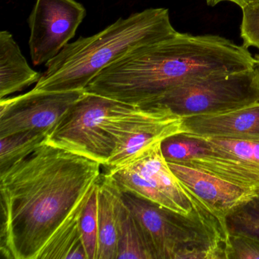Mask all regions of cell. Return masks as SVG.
I'll return each mask as SVG.
<instances>
[{
    "label": "cell",
    "mask_w": 259,
    "mask_h": 259,
    "mask_svg": "<svg viewBox=\"0 0 259 259\" xmlns=\"http://www.w3.org/2000/svg\"><path fill=\"white\" fill-rule=\"evenodd\" d=\"M202 148L199 136L180 133L169 136L161 142V151L167 162L182 163L195 157Z\"/></svg>",
    "instance_id": "obj_19"
},
{
    "label": "cell",
    "mask_w": 259,
    "mask_h": 259,
    "mask_svg": "<svg viewBox=\"0 0 259 259\" xmlns=\"http://www.w3.org/2000/svg\"><path fill=\"white\" fill-rule=\"evenodd\" d=\"M120 204V189L104 172L98 190L99 236L97 259L117 258Z\"/></svg>",
    "instance_id": "obj_13"
},
{
    "label": "cell",
    "mask_w": 259,
    "mask_h": 259,
    "mask_svg": "<svg viewBox=\"0 0 259 259\" xmlns=\"http://www.w3.org/2000/svg\"><path fill=\"white\" fill-rule=\"evenodd\" d=\"M128 164L132 165L145 176L158 192L175 204L179 212L188 214L193 210V203L190 195L179 181L163 157L161 143Z\"/></svg>",
    "instance_id": "obj_12"
},
{
    "label": "cell",
    "mask_w": 259,
    "mask_h": 259,
    "mask_svg": "<svg viewBox=\"0 0 259 259\" xmlns=\"http://www.w3.org/2000/svg\"><path fill=\"white\" fill-rule=\"evenodd\" d=\"M89 197L60 226L40 251L37 259H88L81 236L80 221Z\"/></svg>",
    "instance_id": "obj_15"
},
{
    "label": "cell",
    "mask_w": 259,
    "mask_h": 259,
    "mask_svg": "<svg viewBox=\"0 0 259 259\" xmlns=\"http://www.w3.org/2000/svg\"><path fill=\"white\" fill-rule=\"evenodd\" d=\"M226 259H259V240L242 234H229Z\"/></svg>",
    "instance_id": "obj_23"
},
{
    "label": "cell",
    "mask_w": 259,
    "mask_h": 259,
    "mask_svg": "<svg viewBox=\"0 0 259 259\" xmlns=\"http://www.w3.org/2000/svg\"><path fill=\"white\" fill-rule=\"evenodd\" d=\"M225 1L233 3V4H236V5L242 8L247 3L249 2L250 0H206V3L210 7H214L220 3L225 2Z\"/></svg>",
    "instance_id": "obj_24"
},
{
    "label": "cell",
    "mask_w": 259,
    "mask_h": 259,
    "mask_svg": "<svg viewBox=\"0 0 259 259\" xmlns=\"http://www.w3.org/2000/svg\"><path fill=\"white\" fill-rule=\"evenodd\" d=\"M229 234H242L259 240V196L233 209L225 218Z\"/></svg>",
    "instance_id": "obj_18"
},
{
    "label": "cell",
    "mask_w": 259,
    "mask_h": 259,
    "mask_svg": "<svg viewBox=\"0 0 259 259\" xmlns=\"http://www.w3.org/2000/svg\"><path fill=\"white\" fill-rule=\"evenodd\" d=\"M101 166L45 142L1 169V254L6 259H37L99 183Z\"/></svg>",
    "instance_id": "obj_1"
},
{
    "label": "cell",
    "mask_w": 259,
    "mask_h": 259,
    "mask_svg": "<svg viewBox=\"0 0 259 259\" xmlns=\"http://www.w3.org/2000/svg\"><path fill=\"white\" fill-rule=\"evenodd\" d=\"M85 90L41 92L34 89L0 99V138L21 132L49 133Z\"/></svg>",
    "instance_id": "obj_7"
},
{
    "label": "cell",
    "mask_w": 259,
    "mask_h": 259,
    "mask_svg": "<svg viewBox=\"0 0 259 259\" xmlns=\"http://www.w3.org/2000/svg\"><path fill=\"white\" fill-rule=\"evenodd\" d=\"M169 10L150 8L133 13L95 35L68 44L45 64L46 70L34 90L69 92L84 90L103 69L142 45L172 37Z\"/></svg>",
    "instance_id": "obj_2"
},
{
    "label": "cell",
    "mask_w": 259,
    "mask_h": 259,
    "mask_svg": "<svg viewBox=\"0 0 259 259\" xmlns=\"http://www.w3.org/2000/svg\"><path fill=\"white\" fill-rule=\"evenodd\" d=\"M241 37L245 48L259 51V0H250L242 7ZM257 57H259L257 55Z\"/></svg>",
    "instance_id": "obj_22"
},
{
    "label": "cell",
    "mask_w": 259,
    "mask_h": 259,
    "mask_svg": "<svg viewBox=\"0 0 259 259\" xmlns=\"http://www.w3.org/2000/svg\"><path fill=\"white\" fill-rule=\"evenodd\" d=\"M120 192L143 231L154 259H226L229 233L225 221L189 191L194 208L188 214L132 192Z\"/></svg>",
    "instance_id": "obj_3"
},
{
    "label": "cell",
    "mask_w": 259,
    "mask_h": 259,
    "mask_svg": "<svg viewBox=\"0 0 259 259\" xmlns=\"http://www.w3.org/2000/svg\"><path fill=\"white\" fill-rule=\"evenodd\" d=\"M256 59H257V67L259 68V57H257V56H256V57H255Z\"/></svg>",
    "instance_id": "obj_25"
},
{
    "label": "cell",
    "mask_w": 259,
    "mask_h": 259,
    "mask_svg": "<svg viewBox=\"0 0 259 259\" xmlns=\"http://www.w3.org/2000/svg\"><path fill=\"white\" fill-rule=\"evenodd\" d=\"M48 133L27 131L0 138V170L28 155L46 140Z\"/></svg>",
    "instance_id": "obj_17"
},
{
    "label": "cell",
    "mask_w": 259,
    "mask_h": 259,
    "mask_svg": "<svg viewBox=\"0 0 259 259\" xmlns=\"http://www.w3.org/2000/svg\"><path fill=\"white\" fill-rule=\"evenodd\" d=\"M183 119V133L204 137L259 140V103L226 113Z\"/></svg>",
    "instance_id": "obj_10"
},
{
    "label": "cell",
    "mask_w": 259,
    "mask_h": 259,
    "mask_svg": "<svg viewBox=\"0 0 259 259\" xmlns=\"http://www.w3.org/2000/svg\"><path fill=\"white\" fill-rule=\"evenodd\" d=\"M259 103V68L214 74L183 83L144 106L182 118L218 114Z\"/></svg>",
    "instance_id": "obj_4"
},
{
    "label": "cell",
    "mask_w": 259,
    "mask_h": 259,
    "mask_svg": "<svg viewBox=\"0 0 259 259\" xmlns=\"http://www.w3.org/2000/svg\"><path fill=\"white\" fill-rule=\"evenodd\" d=\"M199 137L202 140L199 154L183 164L205 171L232 184L252 191L259 196L258 163L213 149L204 138Z\"/></svg>",
    "instance_id": "obj_11"
},
{
    "label": "cell",
    "mask_w": 259,
    "mask_h": 259,
    "mask_svg": "<svg viewBox=\"0 0 259 259\" xmlns=\"http://www.w3.org/2000/svg\"><path fill=\"white\" fill-rule=\"evenodd\" d=\"M85 16V8L75 0H37L28 19L34 66L54 59L75 37Z\"/></svg>",
    "instance_id": "obj_6"
},
{
    "label": "cell",
    "mask_w": 259,
    "mask_h": 259,
    "mask_svg": "<svg viewBox=\"0 0 259 259\" xmlns=\"http://www.w3.org/2000/svg\"><path fill=\"white\" fill-rule=\"evenodd\" d=\"M117 258L154 259L138 221L121 195Z\"/></svg>",
    "instance_id": "obj_16"
},
{
    "label": "cell",
    "mask_w": 259,
    "mask_h": 259,
    "mask_svg": "<svg viewBox=\"0 0 259 259\" xmlns=\"http://www.w3.org/2000/svg\"><path fill=\"white\" fill-rule=\"evenodd\" d=\"M201 137L204 138L207 143L213 149L228 153L235 157L259 164L258 139Z\"/></svg>",
    "instance_id": "obj_21"
},
{
    "label": "cell",
    "mask_w": 259,
    "mask_h": 259,
    "mask_svg": "<svg viewBox=\"0 0 259 259\" xmlns=\"http://www.w3.org/2000/svg\"><path fill=\"white\" fill-rule=\"evenodd\" d=\"M100 182V181H99ZM98 184L92 191L81 213L80 227L88 259H97L98 250Z\"/></svg>",
    "instance_id": "obj_20"
},
{
    "label": "cell",
    "mask_w": 259,
    "mask_h": 259,
    "mask_svg": "<svg viewBox=\"0 0 259 259\" xmlns=\"http://www.w3.org/2000/svg\"><path fill=\"white\" fill-rule=\"evenodd\" d=\"M140 107L113 138L105 170L132 163L169 136L183 133V118L156 106Z\"/></svg>",
    "instance_id": "obj_8"
},
{
    "label": "cell",
    "mask_w": 259,
    "mask_h": 259,
    "mask_svg": "<svg viewBox=\"0 0 259 259\" xmlns=\"http://www.w3.org/2000/svg\"><path fill=\"white\" fill-rule=\"evenodd\" d=\"M117 102L85 92L49 132L45 142L105 166L113 152L107 128Z\"/></svg>",
    "instance_id": "obj_5"
},
{
    "label": "cell",
    "mask_w": 259,
    "mask_h": 259,
    "mask_svg": "<svg viewBox=\"0 0 259 259\" xmlns=\"http://www.w3.org/2000/svg\"><path fill=\"white\" fill-rule=\"evenodd\" d=\"M167 163L183 187L224 221L239 204L257 196L252 191L232 184L193 166Z\"/></svg>",
    "instance_id": "obj_9"
},
{
    "label": "cell",
    "mask_w": 259,
    "mask_h": 259,
    "mask_svg": "<svg viewBox=\"0 0 259 259\" xmlns=\"http://www.w3.org/2000/svg\"><path fill=\"white\" fill-rule=\"evenodd\" d=\"M41 74L28 65L8 31L0 32V99L37 84Z\"/></svg>",
    "instance_id": "obj_14"
}]
</instances>
